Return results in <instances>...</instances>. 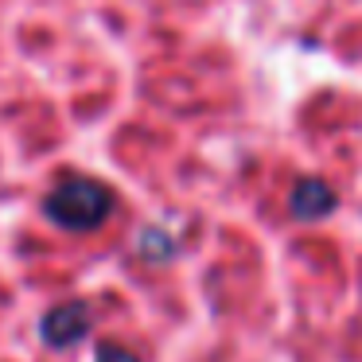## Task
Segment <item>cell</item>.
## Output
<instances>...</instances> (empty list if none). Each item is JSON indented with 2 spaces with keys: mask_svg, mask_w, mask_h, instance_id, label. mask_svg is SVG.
Instances as JSON below:
<instances>
[{
  "mask_svg": "<svg viewBox=\"0 0 362 362\" xmlns=\"http://www.w3.org/2000/svg\"><path fill=\"white\" fill-rule=\"evenodd\" d=\"M113 211V195L105 183L86 180V175H66L51 187L47 214L63 230H98Z\"/></svg>",
  "mask_w": 362,
  "mask_h": 362,
  "instance_id": "obj_1",
  "label": "cell"
},
{
  "mask_svg": "<svg viewBox=\"0 0 362 362\" xmlns=\"http://www.w3.org/2000/svg\"><path fill=\"white\" fill-rule=\"evenodd\" d=\"M90 331V308L82 300H66V304L51 308L43 315V339L55 346H74Z\"/></svg>",
  "mask_w": 362,
  "mask_h": 362,
  "instance_id": "obj_2",
  "label": "cell"
},
{
  "mask_svg": "<svg viewBox=\"0 0 362 362\" xmlns=\"http://www.w3.org/2000/svg\"><path fill=\"white\" fill-rule=\"evenodd\" d=\"M292 214L296 218H323V214L335 211V191L320 180H304L292 187Z\"/></svg>",
  "mask_w": 362,
  "mask_h": 362,
  "instance_id": "obj_3",
  "label": "cell"
},
{
  "mask_svg": "<svg viewBox=\"0 0 362 362\" xmlns=\"http://www.w3.org/2000/svg\"><path fill=\"white\" fill-rule=\"evenodd\" d=\"M98 362H141V358L117 343H105V346H98Z\"/></svg>",
  "mask_w": 362,
  "mask_h": 362,
  "instance_id": "obj_4",
  "label": "cell"
}]
</instances>
